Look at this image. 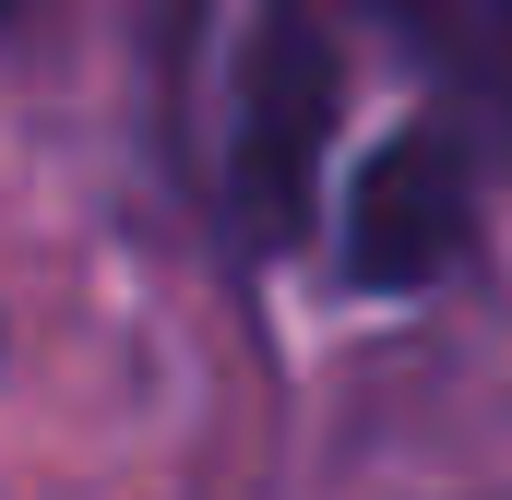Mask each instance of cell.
Returning a JSON list of instances; mask_svg holds the SVG:
<instances>
[{"label":"cell","instance_id":"obj_4","mask_svg":"<svg viewBox=\"0 0 512 500\" xmlns=\"http://www.w3.org/2000/svg\"><path fill=\"white\" fill-rule=\"evenodd\" d=\"M24 12H36V0H0V24H24Z\"/></svg>","mask_w":512,"mask_h":500},{"label":"cell","instance_id":"obj_3","mask_svg":"<svg viewBox=\"0 0 512 500\" xmlns=\"http://www.w3.org/2000/svg\"><path fill=\"white\" fill-rule=\"evenodd\" d=\"M179 24H191V0H155V48H167V72H179Z\"/></svg>","mask_w":512,"mask_h":500},{"label":"cell","instance_id":"obj_2","mask_svg":"<svg viewBox=\"0 0 512 500\" xmlns=\"http://www.w3.org/2000/svg\"><path fill=\"white\" fill-rule=\"evenodd\" d=\"M477 239V155L441 120H405L382 155H358L346 215H334V262L358 298H429Z\"/></svg>","mask_w":512,"mask_h":500},{"label":"cell","instance_id":"obj_1","mask_svg":"<svg viewBox=\"0 0 512 500\" xmlns=\"http://www.w3.org/2000/svg\"><path fill=\"white\" fill-rule=\"evenodd\" d=\"M346 120V36L322 0H251L239 96H227V203L251 250H298L322 215V155Z\"/></svg>","mask_w":512,"mask_h":500}]
</instances>
